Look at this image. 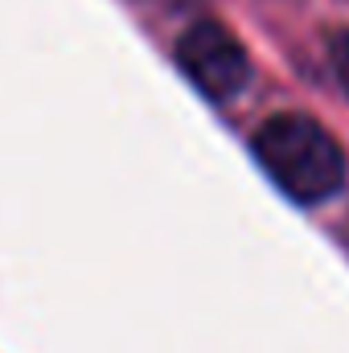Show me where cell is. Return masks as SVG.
Masks as SVG:
<instances>
[{
    "instance_id": "obj_2",
    "label": "cell",
    "mask_w": 349,
    "mask_h": 353,
    "mask_svg": "<svg viewBox=\"0 0 349 353\" xmlns=\"http://www.w3.org/2000/svg\"><path fill=\"white\" fill-rule=\"evenodd\" d=\"M177 66L181 74L214 103L235 99L251 79V58L230 29L218 21H197L177 37Z\"/></svg>"
},
{
    "instance_id": "obj_3",
    "label": "cell",
    "mask_w": 349,
    "mask_h": 353,
    "mask_svg": "<svg viewBox=\"0 0 349 353\" xmlns=\"http://www.w3.org/2000/svg\"><path fill=\"white\" fill-rule=\"evenodd\" d=\"M333 70H337V83H341L346 94H349V33H341V37L333 41Z\"/></svg>"
},
{
    "instance_id": "obj_1",
    "label": "cell",
    "mask_w": 349,
    "mask_h": 353,
    "mask_svg": "<svg viewBox=\"0 0 349 353\" xmlns=\"http://www.w3.org/2000/svg\"><path fill=\"white\" fill-rule=\"evenodd\" d=\"M251 152L267 176L300 205H317L333 197L346 181V152L341 144L300 111H279L255 128Z\"/></svg>"
}]
</instances>
